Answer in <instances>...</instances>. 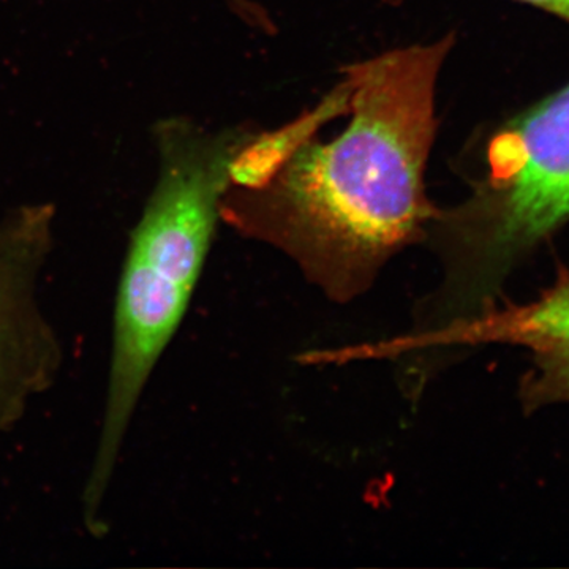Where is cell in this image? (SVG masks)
<instances>
[{"label": "cell", "mask_w": 569, "mask_h": 569, "mask_svg": "<svg viewBox=\"0 0 569 569\" xmlns=\"http://www.w3.org/2000/svg\"><path fill=\"white\" fill-rule=\"evenodd\" d=\"M253 132H206L174 121L160 133V176L127 253L116 299L102 436L84 493L93 520L123 437L200 280L231 168Z\"/></svg>", "instance_id": "2"}, {"label": "cell", "mask_w": 569, "mask_h": 569, "mask_svg": "<svg viewBox=\"0 0 569 569\" xmlns=\"http://www.w3.org/2000/svg\"><path fill=\"white\" fill-rule=\"evenodd\" d=\"M488 162L466 203L437 209L429 224L445 282L419 328L466 317L509 260L569 220V86L501 130Z\"/></svg>", "instance_id": "3"}, {"label": "cell", "mask_w": 569, "mask_h": 569, "mask_svg": "<svg viewBox=\"0 0 569 569\" xmlns=\"http://www.w3.org/2000/svg\"><path fill=\"white\" fill-rule=\"evenodd\" d=\"M522 2H529L531 6L548 10L550 13L569 21V0H522Z\"/></svg>", "instance_id": "6"}, {"label": "cell", "mask_w": 569, "mask_h": 569, "mask_svg": "<svg viewBox=\"0 0 569 569\" xmlns=\"http://www.w3.org/2000/svg\"><path fill=\"white\" fill-rule=\"evenodd\" d=\"M452 37L343 69L316 110L253 133L231 168L222 217L290 254L339 301L361 295L400 250L426 239L436 92Z\"/></svg>", "instance_id": "1"}, {"label": "cell", "mask_w": 569, "mask_h": 569, "mask_svg": "<svg viewBox=\"0 0 569 569\" xmlns=\"http://www.w3.org/2000/svg\"><path fill=\"white\" fill-rule=\"evenodd\" d=\"M242 2H244V0H231V3H233V6H239V3Z\"/></svg>", "instance_id": "7"}, {"label": "cell", "mask_w": 569, "mask_h": 569, "mask_svg": "<svg viewBox=\"0 0 569 569\" xmlns=\"http://www.w3.org/2000/svg\"><path fill=\"white\" fill-rule=\"evenodd\" d=\"M505 342L529 348L538 356L549 380L569 392V280L538 301L432 329L411 331L391 342L373 346L378 358H399L467 343Z\"/></svg>", "instance_id": "5"}, {"label": "cell", "mask_w": 569, "mask_h": 569, "mask_svg": "<svg viewBox=\"0 0 569 569\" xmlns=\"http://www.w3.org/2000/svg\"><path fill=\"white\" fill-rule=\"evenodd\" d=\"M37 253L26 242L0 241V429L51 380L58 358L33 299Z\"/></svg>", "instance_id": "4"}, {"label": "cell", "mask_w": 569, "mask_h": 569, "mask_svg": "<svg viewBox=\"0 0 569 569\" xmlns=\"http://www.w3.org/2000/svg\"><path fill=\"white\" fill-rule=\"evenodd\" d=\"M389 3H399L402 2V0H388Z\"/></svg>", "instance_id": "8"}]
</instances>
